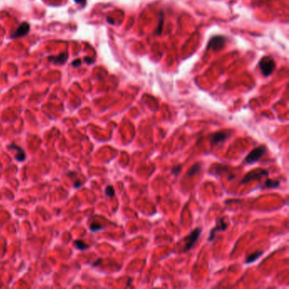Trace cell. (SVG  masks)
I'll use <instances>...</instances> for the list:
<instances>
[{"label":"cell","mask_w":289,"mask_h":289,"mask_svg":"<svg viewBox=\"0 0 289 289\" xmlns=\"http://www.w3.org/2000/svg\"><path fill=\"white\" fill-rule=\"evenodd\" d=\"M275 67V63L274 59L270 56H265L262 58L260 61V68L262 74L265 77H268L274 71Z\"/></svg>","instance_id":"6da1fadb"},{"label":"cell","mask_w":289,"mask_h":289,"mask_svg":"<svg viewBox=\"0 0 289 289\" xmlns=\"http://www.w3.org/2000/svg\"><path fill=\"white\" fill-rule=\"evenodd\" d=\"M200 233H201V230L199 228H197L194 231H192L188 236H186L184 238V242H185V246H184V249H183L184 252L190 250L192 248V247L194 245V243L198 239Z\"/></svg>","instance_id":"7a4b0ae2"},{"label":"cell","mask_w":289,"mask_h":289,"mask_svg":"<svg viewBox=\"0 0 289 289\" xmlns=\"http://www.w3.org/2000/svg\"><path fill=\"white\" fill-rule=\"evenodd\" d=\"M265 151H266V149L264 146H260L259 148H256L254 150H252L248 154V155L246 157L245 162L248 164L255 163L257 160H259L262 157V155L265 154Z\"/></svg>","instance_id":"3957f363"},{"label":"cell","mask_w":289,"mask_h":289,"mask_svg":"<svg viewBox=\"0 0 289 289\" xmlns=\"http://www.w3.org/2000/svg\"><path fill=\"white\" fill-rule=\"evenodd\" d=\"M226 42H227L226 38H224L222 36H215V37H214V38L210 39L209 43L207 45V48L208 49L212 48L215 51L221 50L225 46Z\"/></svg>","instance_id":"277c9868"},{"label":"cell","mask_w":289,"mask_h":289,"mask_svg":"<svg viewBox=\"0 0 289 289\" xmlns=\"http://www.w3.org/2000/svg\"><path fill=\"white\" fill-rule=\"evenodd\" d=\"M268 171L265 170H261V169H259V170H253V171H250L245 176L243 177V179L241 181L242 184H245V183H248V182L250 181H253L254 179H260V177L264 176H268Z\"/></svg>","instance_id":"5b68a950"},{"label":"cell","mask_w":289,"mask_h":289,"mask_svg":"<svg viewBox=\"0 0 289 289\" xmlns=\"http://www.w3.org/2000/svg\"><path fill=\"white\" fill-rule=\"evenodd\" d=\"M30 31V25L28 23H22V24L19 27L17 28V30L15 31V32L12 36L11 38H20V37H24L26 36V34L29 32Z\"/></svg>","instance_id":"8992f818"},{"label":"cell","mask_w":289,"mask_h":289,"mask_svg":"<svg viewBox=\"0 0 289 289\" xmlns=\"http://www.w3.org/2000/svg\"><path fill=\"white\" fill-rule=\"evenodd\" d=\"M227 223H226V222L224 221L223 220H221L220 221L218 222V224H217L216 226L214 227L212 230H211V231H210V233H209V241H212L213 239L215 238V233H216L217 231H224V230H226V229H227Z\"/></svg>","instance_id":"52a82bcc"},{"label":"cell","mask_w":289,"mask_h":289,"mask_svg":"<svg viewBox=\"0 0 289 289\" xmlns=\"http://www.w3.org/2000/svg\"><path fill=\"white\" fill-rule=\"evenodd\" d=\"M228 135L226 134V133H223V132H216L215 134L212 135V142L214 143H221V142H223L225 140L227 139Z\"/></svg>","instance_id":"ba28073f"},{"label":"cell","mask_w":289,"mask_h":289,"mask_svg":"<svg viewBox=\"0 0 289 289\" xmlns=\"http://www.w3.org/2000/svg\"><path fill=\"white\" fill-rule=\"evenodd\" d=\"M67 53H61V54H59V55L56 56V57H50L48 59H49L50 61H52V62L55 63V64H64V63L67 60Z\"/></svg>","instance_id":"9c48e42d"},{"label":"cell","mask_w":289,"mask_h":289,"mask_svg":"<svg viewBox=\"0 0 289 289\" xmlns=\"http://www.w3.org/2000/svg\"><path fill=\"white\" fill-rule=\"evenodd\" d=\"M10 149H15L18 150V153H17V154L15 155V158H16V159H18L19 161H23V160H24L25 158H26V155H25L24 151L21 149L20 148H19V147H18V146H16V145L12 144L10 146Z\"/></svg>","instance_id":"30bf717a"},{"label":"cell","mask_w":289,"mask_h":289,"mask_svg":"<svg viewBox=\"0 0 289 289\" xmlns=\"http://www.w3.org/2000/svg\"><path fill=\"white\" fill-rule=\"evenodd\" d=\"M200 168H201V165H200V164L199 163H197V164H195L194 165H193L191 168L189 169V170L188 171V173H187V175H188V176H194L195 174H197L200 170Z\"/></svg>","instance_id":"8fae6325"},{"label":"cell","mask_w":289,"mask_h":289,"mask_svg":"<svg viewBox=\"0 0 289 289\" xmlns=\"http://www.w3.org/2000/svg\"><path fill=\"white\" fill-rule=\"evenodd\" d=\"M262 254H263L262 251H259V252H255V253L252 254L250 255H248V258H247V260H246V263H252V262H254V261L257 260Z\"/></svg>","instance_id":"7c38bea8"},{"label":"cell","mask_w":289,"mask_h":289,"mask_svg":"<svg viewBox=\"0 0 289 289\" xmlns=\"http://www.w3.org/2000/svg\"><path fill=\"white\" fill-rule=\"evenodd\" d=\"M265 186L268 188H278L280 186V182L278 181H273V180H267L265 181Z\"/></svg>","instance_id":"4fadbf2b"},{"label":"cell","mask_w":289,"mask_h":289,"mask_svg":"<svg viewBox=\"0 0 289 289\" xmlns=\"http://www.w3.org/2000/svg\"><path fill=\"white\" fill-rule=\"evenodd\" d=\"M76 245H77V248H78L79 249H81V250H85V249H87V248H88L87 244H86L84 242L80 241V240H77V241L76 242Z\"/></svg>","instance_id":"5bb4252c"},{"label":"cell","mask_w":289,"mask_h":289,"mask_svg":"<svg viewBox=\"0 0 289 289\" xmlns=\"http://www.w3.org/2000/svg\"><path fill=\"white\" fill-rule=\"evenodd\" d=\"M105 193H106L107 196H110V197H113L115 195V190L113 187L111 186H108L105 189Z\"/></svg>","instance_id":"9a60e30c"},{"label":"cell","mask_w":289,"mask_h":289,"mask_svg":"<svg viewBox=\"0 0 289 289\" xmlns=\"http://www.w3.org/2000/svg\"><path fill=\"white\" fill-rule=\"evenodd\" d=\"M90 229H91L92 231H99V230H102V229H103V227L100 226V225H98V224H95V223H93V224H92L91 225Z\"/></svg>","instance_id":"2e32d148"},{"label":"cell","mask_w":289,"mask_h":289,"mask_svg":"<svg viewBox=\"0 0 289 289\" xmlns=\"http://www.w3.org/2000/svg\"><path fill=\"white\" fill-rule=\"evenodd\" d=\"M181 170H182V166H181V165L175 166V167L172 169V173H173L174 175H176V176H177V175L179 174V172L181 171Z\"/></svg>","instance_id":"e0dca14e"},{"label":"cell","mask_w":289,"mask_h":289,"mask_svg":"<svg viewBox=\"0 0 289 289\" xmlns=\"http://www.w3.org/2000/svg\"><path fill=\"white\" fill-rule=\"evenodd\" d=\"M81 64H82L81 59H77V60H74V61H73L72 65H74V66H79V65H81Z\"/></svg>","instance_id":"ac0fdd59"},{"label":"cell","mask_w":289,"mask_h":289,"mask_svg":"<svg viewBox=\"0 0 289 289\" xmlns=\"http://www.w3.org/2000/svg\"><path fill=\"white\" fill-rule=\"evenodd\" d=\"M74 1L77 4H81V5H85L86 3V0H74Z\"/></svg>","instance_id":"d6986e66"},{"label":"cell","mask_w":289,"mask_h":289,"mask_svg":"<svg viewBox=\"0 0 289 289\" xmlns=\"http://www.w3.org/2000/svg\"><path fill=\"white\" fill-rule=\"evenodd\" d=\"M81 184H82L81 182L76 183V184H75V187H76V188H78V187H80V186H81Z\"/></svg>","instance_id":"ffe728a7"}]
</instances>
